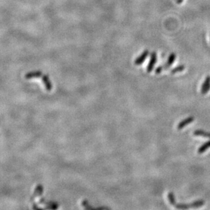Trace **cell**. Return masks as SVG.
I'll return each instance as SVG.
<instances>
[{
  "mask_svg": "<svg viewBox=\"0 0 210 210\" xmlns=\"http://www.w3.org/2000/svg\"><path fill=\"white\" fill-rule=\"evenodd\" d=\"M194 135L195 136H202L204 137H208L210 138V133L209 132H207L201 130H196L194 132Z\"/></svg>",
  "mask_w": 210,
  "mask_h": 210,
  "instance_id": "obj_10",
  "label": "cell"
},
{
  "mask_svg": "<svg viewBox=\"0 0 210 210\" xmlns=\"http://www.w3.org/2000/svg\"><path fill=\"white\" fill-rule=\"evenodd\" d=\"M43 192V185L39 184L36 186V188H35L34 194H33V196L31 197V201H32L34 200V199H35L36 196H40L42 195V194Z\"/></svg>",
  "mask_w": 210,
  "mask_h": 210,
  "instance_id": "obj_8",
  "label": "cell"
},
{
  "mask_svg": "<svg viewBox=\"0 0 210 210\" xmlns=\"http://www.w3.org/2000/svg\"><path fill=\"white\" fill-rule=\"evenodd\" d=\"M210 90V76H208L206 77L204 83L201 86V93L203 95H205L208 93Z\"/></svg>",
  "mask_w": 210,
  "mask_h": 210,
  "instance_id": "obj_5",
  "label": "cell"
},
{
  "mask_svg": "<svg viewBox=\"0 0 210 210\" xmlns=\"http://www.w3.org/2000/svg\"><path fill=\"white\" fill-rule=\"evenodd\" d=\"M183 1V0H177V4H181V3H182V2Z\"/></svg>",
  "mask_w": 210,
  "mask_h": 210,
  "instance_id": "obj_15",
  "label": "cell"
},
{
  "mask_svg": "<svg viewBox=\"0 0 210 210\" xmlns=\"http://www.w3.org/2000/svg\"><path fill=\"white\" fill-rule=\"evenodd\" d=\"M42 78H43V81L44 84L45 88H46V89L48 90V91H51V90L53 89V85L49 79V77H48L47 75H44L42 76Z\"/></svg>",
  "mask_w": 210,
  "mask_h": 210,
  "instance_id": "obj_7",
  "label": "cell"
},
{
  "mask_svg": "<svg viewBox=\"0 0 210 210\" xmlns=\"http://www.w3.org/2000/svg\"><path fill=\"white\" fill-rule=\"evenodd\" d=\"M175 58H176V54L175 53H171L169 58H168V60L167 61V63L163 65V70H166L167 69H169V67H170L171 65H172L174 61L175 60Z\"/></svg>",
  "mask_w": 210,
  "mask_h": 210,
  "instance_id": "obj_6",
  "label": "cell"
},
{
  "mask_svg": "<svg viewBox=\"0 0 210 210\" xmlns=\"http://www.w3.org/2000/svg\"><path fill=\"white\" fill-rule=\"evenodd\" d=\"M168 199L169 201L173 206L175 207L177 209H186L189 208H200V207L203 206L205 204V201L200 200V201H194L193 203H190V204H182V203H177L175 201V198L174 196V194L173 192H170L168 194Z\"/></svg>",
  "mask_w": 210,
  "mask_h": 210,
  "instance_id": "obj_1",
  "label": "cell"
},
{
  "mask_svg": "<svg viewBox=\"0 0 210 210\" xmlns=\"http://www.w3.org/2000/svg\"><path fill=\"white\" fill-rule=\"evenodd\" d=\"M209 148H210V140L208 141H207L206 143H205L204 144H203L202 146L199 148L198 153L199 154H203V153H205V152Z\"/></svg>",
  "mask_w": 210,
  "mask_h": 210,
  "instance_id": "obj_11",
  "label": "cell"
},
{
  "mask_svg": "<svg viewBox=\"0 0 210 210\" xmlns=\"http://www.w3.org/2000/svg\"><path fill=\"white\" fill-rule=\"evenodd\" d=\"M184 69H185V66H184L183 65H179V66L175 67L174 69H173L172 70H171V74H175L176 73L182 72V71L184 70Z\"/></svg>",
  "mask_w": 210,
  "mask_h": 210,
  "instance_id": "obj_13",
  "label": "cell"
},
{
  "mask_svg": "<svg viewBox=\"0 0 210 210\" xmlns=\"http://www.w3.org/2000/svg\"><path fill=\"white\" fill-rule=\"evenodd\" d=\"M163 70V66H159L158 67H157V69H156V71H155V72H156V73L158 74V73L162 72Z\"/></svg>",
  "mask_w": 210,
  "mask_h": 210,
  "instance_id": "obj_14",
  "label": "cell"
},
{
  "mask_svg": "<svg viewBox=\"0 0 210 210\" xmlns=\"http://www.w3.org/2000/svg\"><path fill=\"white\" fill-rule=\"evenodd\" d=\"M43 76V73L40 71H36V72H29L25 74V78L31 79V78H35V77H40Z\"/></svg>",
  "mask_w": 210,
  "mask_h": 210,
  "instance_id": "obj_9",
  "label": "cell"
},
{
  "mask_svg": "<svg viewBox=\"0 0 210 210\" xmlns=\"http://www.w3.org/2000/svg\"><path fill=\"white\" fill-rule=\"evenodd\" d=\"M194 121H195V118H194L193 116H190V117L184 119V120L181 121L178 124V125H177V129H178V130H181V129H182L183 127H185L186 126L191 123Z\"/></svg>",
  "mask_w": 210,
  "mask_h": 210,
  "instance_id": "obj_4",
  "label": "cell"
},
{
  "mask_svg": "<svg viewBox=\"0 0 210 210\" xmlns=\"http://www.w3.org/2000/svg\"><path fill=\"white\" fill-rule=\"evenodd\" d=\"M82 205L87 209H106V208H93V207L89 205V203H88V201H87V200H84V201L82 202Z\"/></svg>",
  "mask_w": 210,
  "mask_h": 210,
  "instance_id": "obj_12",
  "label": "cell"
},
{
  "mask_svg": "<svg viewBox=\"0 0 210 210\" xmlns=\"http://www.w3.org/2000/svg\"><path fill=\"white\" fill-rule=\"evenodd\" d=\"M157 61V54L156 52H153L151 54V58L150 61L148 64L147 67V72L148 73H150L153 71L154 67L155 66V65Z\"/></svg>",
  "mask_w": 210,
  "mask_h": 210,
  "instance_id": "obj_2",
  "label": "cell"
},
{
  "mask_svg": "<svg viewBox=\"0 0 210 210\" xmlns=\"http://www.w3.org/2000/svg\"><path fill=\"white\" fill-rule=\"evenodd\" d=\"M148 54H149V51L147 50H145V51H143V53H142L141 55L135 60L134 64L136 65H140L143 63L145 61V59H146V58L148 56Z\"/></svg>",
  "mask_w": 210,
  "mask_h": 210,
  "instance_id": "obj_3",
  "label": "cell"
}]
</instances>
